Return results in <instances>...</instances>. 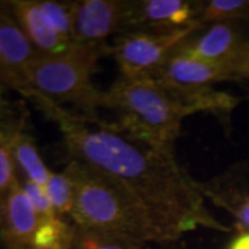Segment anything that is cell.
<instances>
[{"label":"cell","instance_id":"obj_1","mask_svg":"<svg viewBox=\"0 0 249 249\" xmlns=\"http://www.w3.org/2000/svg\"><path fill=\"white\" fill-rule=\"evenodd\" d=\"M28 97L58 124L72 160L122 184L148 211L166 242L198 227L230 231L208 211L198 181L175 160L173 151L126 133L114 122L70 112L35 91Z\"/></svg>","mask_w":249,"mask_h":249},{"label":"cell","instance_id":"obj_2","mask_svg":"<svg viewBox=\"0 0 249 249\" xmlns=\"http://www.w3.org/2000/svg\"><path fill=\"white\" fill-rule=\"evenodd\" d=\"M240 101V98L217 91L212 86L178 88L152 78L121 76L104 91L103 108L115 112L114 124L121 130L173 151L187 116L211 112L222 122H229Z\"/></svg>","mask_w":249,"mask_h":249},{"label":"cell","instance_id":"obj_3","mask_svg":"<svg viewBox=\"0 0 249 249\" xmlns=\"http://www.w3.org/2000/svg\"><path fill=\"white\" fill-rule=\"evenodd\" d=\"M67 172L73 180L76 226L116 232L142 242H166L142 204L122 184L89 165L72 160Z\"/></svg>","mask_w":249,"mask_h":249},{"label":"cell","instance_id":"obj_4","mask_svg":"<svg viewBox=\"0 0 249 249\" xmlns=\"http://www.w3.org/2000/svg\"><path fill=\"white\" fill-rule=\"evenodd\" d=\"M111 47L76 45L57 55H39L29 72L31 91L52 100L55 104L70 103L83 115L97 116L103 108L104 91L93 83L98 60Z\"/></svg>","mask_w":249,"mask_h":249},{"label":"cell","instance_id":"obj_5","mask_svg":"<svg viewBox=\"0 0 249 249\" xmlns=\"http://www.w3.org/2000/svg\"><path fill=\"white\" fill-rule=\"evenodd\" d=\"M202 27L198 21L178 31H129L116 37L111 53L124 78H147Z\"/></svg>","mask_w":249,"mask_h":249},{"label":"cell","instance_id":"obj_6","mask_svg":"<svg viewBox=\"0 0 249 249\" xmlns=\"http://www.w3.org/2000/svg\"><path fill=\"white\" fill-rule=\"evenodd\" d=\"M134 1L79 0L72 1L76 45L103 47L111 36L132 28Z\"/></svg>","mask_w":249,"mask_h":249},{"label":"cell","instance_id":"obj_7","mask_svg":"<svg viewBox=\"0 0 249 249\" xmlns=\"http://www.w3.org/2000/svg\"><path fill=\"white\" fill-rule=\"evenodd\" d=\"M39 55L9 6H0V83L28 96L29 72Z\"/></svg>","mask_w":249,"mask_h":249},{"label":"cell","instance_id":"obj_8","mask_svg":"<svg viewBox=\"0 0 249 249\" xmlns=\"http://www.w3.org/2000/svg\"><path fill=\"white\" fill-rule=\"evenodd\" d=\"M202 3L188 0L134 1L132 28L139 31H178L198 22Z\"/></svg>","mask_w":249,"mask_h":249},{"label":"cell","instance_id":"obj_9","mask_svg":"<svg viewBox=\"0 0 249 249\" xmlns=\"http://www.w3.org/2000/svg\"><path fill=\"white\" fill-rule=\"evenodd\" d=\"M147 78L178 88H205L216 82L234 80L229 67L190 57L178 49L170 54L158 71Z\"/></svg>","mask_w":249,"mask_h":249},{"label":"cell","instance_id":"obj_10","mask_svg":"<svg viewBox=\"0 0 249 249\" xmlns=\"http://www.w3.org/2000/svg\"><path fill=\"white\" fill-rule=\"evenodd\" d=\"M204 198L235 217L241 230H249V170L234 166L206 183H196Z\"/></svg>","mask_w":249,"mask_h":249},{"label":"cell","instance_id":"obj_11","mask_svg":"<svg viewBox=\"0 0 249 249\" xmlns=\"http://www.w3.org/2000/svg\"><path fill=\"white\" fill-rule=\"evenodd\" d=\"M39 223L34 205L18 181L6 199L0 220V237L6 249H32Z\"/></svg>","mask_w":249,"mask_h":249},{"label":"cell","instance_id":"obj_12","mask_svg":"<svg viewBox=\"0 0 249 249\" xmlns=\"http://www.w3.org/2000/svg\"><path fill=\"white\" fill-rule=\"evenodd\" d=\"M244 43L237 24L220 22L212 24L199 35H193L178 47V50L202 61L230 67Z\"/></svg>","mask_w":249,"mask_h":249},{"label":"cell","instance_id":"obj_13","mask_svg":"<svg viewBox=\"0 0 249 249\" xmlns=\"http://www.w3.org/2000/svg\"><path fill=\"white\" fill-rule=\"evenodd\" d=\"M9 9L28 39L42 55L65 53L73 46L67 43L46 17L39 1L16 0L10 1Z\"/></svg>","mask_w":249,"mask_h":249},{"label":"cell","instance_id":"obj_14","mask_svg":"<svg viewBox=\"0 0 249 249\" xmlns=\"http://www.w3.org/2000/svg\"><path fill=\"white\" fill-rule=\"evenodd\" d=\"M6 133L14 162L21 172H24L27 180L46 186L50 178V172L40 158L34 139L16 124L7 129Z\"/></svg>","mask_w":249,"mask_h":249},{"label":"cell","instance_id":"obj_15","mask_svg":"<svg viewBox=\"0 0 249 249\" xmlns=\"http://www.w3.org/2000/svg\"><path fill=\"white\" fill-rule=\"evenodd\" d=\"M65 249H148L145 242L116 232L85 229L76 224L68 227Z\"/></svg>","mask_w":249,"mask_h":249},{"label":"cell","instance_id":"obj_16","mask_svg":"<svg viewBox=\"0 0 249 249\" xmlns=\"http://www.w3.org/2000/svg\"><path fill=\"white\" fill-rule=\"evenodd\" d=\"M249 19V0H211L202 3L198 21L205 24H220Z\"/></svg>","mask_w":249,"mask_h":249},{"label":"cell","instance_id":"obj_17","mask_svg":"<svg viewBox=\"0 0 249 249\" xmlns=\"http://www.w3.org/2000/svg\"><path fill=\"white\" fill-rule=\"evenodd\" d=\"M45 188L57 214H71L75 204V186L68 172L64 170L62 173H50Z\"/></svg>","mask_w":249,"mask_h":249},{"label":"cell","instance_id":"obj_18","mask_svg":"<svg viewBox=\"0 0 249 249\" xmlns=\"http://www.w3.org/2000/svg\"><path fill=\"white\" fill-rule=\"evenodd\" d=\"M40 7L49 18L50 24L58 32L62 39L71 46H76L75 29H73V11L72 1H39Z\"/></svg>","mask_w":249,"mask_h":249},{"label":"cell","instance_id":"obj_19","mask_svg":"<svg viewBox=\"0 0 249 249\" xmlns=\"http://www.w3.org/2000/svg\"><path fill=\"white\" fill-rule=\"evenodd\" d=\"M16 172H17V165L10 150L7 133L6 130H1L0 132V220L10 191L18 183Z\"/></svg>","mask_w":249,"mask_h":249},{"label":"cell","instance_id":"obj_20","mask_svg":"<svg viewBox=\"0 0 249 249\" xmlns=\"http://www.w3.org/2000/svg\"><path fill=\"white\" fill-rule=\"evenodd\" d=\"M68 227L70 226L62 222L61 217L42 220L34 235L32 249H54L64 245Z\"/></svg>","mask_w":249,"mask_h":249},{"label":"cell","instance_id":"obj_21","mask_svg":"<svg viewBox=\"0 0 249 249\" xmlns=\"http://www.w3.org/2000/svg\"><path fill=\"white\" fill-rule=\"evenodd\" d=\"M24 190L27 193V196H29L31 202L35 208L36 213L39 216V220H49V219H54V217H60L55 209H54L53 204L50 201V198L46 193L45 186H40V184H36L34 181H29L27 180L24 184Z\"/></svg>","mask_w":249,"mask_h":249},{"label":"cell","instance_id":"obj_22","mask_svg":"<svg viewBox=\"0 0 249 249\" xmlns=\"http://www.w3.org/2000/svg\"><path fill=\"white\" fill-rule=\"evenodd\" d=\"M232 79L240 80L249 78V42H245L241 46L240 52L230 64Z\"/></svg>","mask_w":249,"mask_h":249},{"label":"cell","instance_id":"obj_23","mask_svg":"<svg viewBox=\"0 0 249 249\" xmlns=\"http://www.w3.org/2000/svg\"><path fill=\"white\" fill-rule=\"evenodd\" d=\"M7 103L4 101V98H3V93H1V83H0V132L1 130H7L10 129L11 126H14V124L9 122V116H7Z\"/></svg>","mask_w":249,"mask_h":249},{"label":"cell","instance_id":"obj_24","mask_svg":"<svg viewBox=\"0 0 249 249\" xmlns=\"http://www.w3.org/2000/svg\"><path fill=\"white\" fill-rule=\"evenodd\" d=\"M229 249H249V232H242L232 241Z\"/></svg>","mask_w":249,"mask_h":249},{"label":"cell","instance_id":"obj_25","mask_svg":"<svg viewBox=\"0 0 249 249\" xmlns=\"http://www.w3.org/2000/svg\"><path fill=\"white\" fill-rule=\"evenodd\" d=\"M54 249H65V248H64V245H58L57 248H54Z\"/></svg>","mask_w":249,"mask_h":249},{"label":"cell","instance_id":"obj_26","mask_svg":"<svg viewBox=\"0 0 249 249\" xmlns=\"http://www.w3.org/2000/svg\"><path fill=\"white\" fill-rule=\"evenodd\" d=\"M248 100H249V94H248Z\"/></svg>","mask_w":249,"mask_h":249}]
</instances>
